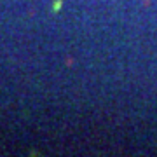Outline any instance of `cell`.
Returning <instances> with one entry per match:
<instances>
[{"instance_id":"obj_1","label":"cell","mask_w":157,"mask_h":157,"mask_svg":"<svg viewBox=\"0 0 157 157\" xmlns=\"http://www.w3.org/2000/svg\"><path fill=\"white\" fill-rule=\"evenodd\" d=\"M61 0H56L54 3H52V12H59V9H61Z\"/></svg>"}]
</instances>
